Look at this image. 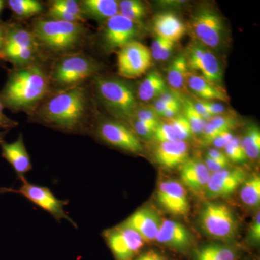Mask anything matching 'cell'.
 <instances>
[{"mask_svg":"<svg viewBox=\"0 0 260 260\" xmlns=\"http://www.w3.org/2000/svg\"><path fill=\"white\" fill-rule=\"evenodd\" d=\"M184 115L190 124L193 135L202 136L208 121H205L198 114L194 107V103L190 99H185L183 102Z\"/></svg>","mask_w":260,"mask_h":260,"instance_id":"cell-33","label":"cell"},{"mask_svg":"<svg viewBox=\"0 0 260 260\" xmlns=\"http://www.w3.org/2000/svg\"><path fill=\"white\" fill-rule=\"evenodd\" d=\"M203 101V104H205V107L208 109V112L210 113L212 116L223 115L225 114V107L222 104H218L209 101Z\"/></svg>","mask_w":260,"mask_h":260,"instance_id":"cell-45","label":"cell"},{"mask_svg":"<svg viewBox=\"0 0 260 260\" xmlns=\"http://www.w3.org/2000/svg\"><path fill=\"white\" fill-rule=\"evenodd\" d=\"M49 8L61 10V11L64 12V13H69V14L75 15V16L86 20L82 14L79 2L78 1H75V0H53V1L49 2Z\"/></svg>","mask_w":260,"mask_h":260,"instance_id":"cell-37","label":"cell"},{"mask_svg":"<svg viewBox=\"0 0 260 260\" xmlns=\"http://www.w3.org/2000/svg\"><path fill=\"white\" fill-rule=\"evenodd\" d=\"M158 143L175 141L177 140L174 130L169 123H160L154 133L153 138Z\"/></svg>","mask_w":260,"mask_h":260,"instance_id":"cell-39","label":"cell"},{"mask_svg":"<svg viewBox=\"0 0 260 260\" xmlns=\"http://www.w3.org/2000/svg\"><path fill=\"white\" fill-rule=\"evenodd\" d=\"M209 156L210 158L214 159V160H218V161L227 162V164H230L229 159H228L225 153L220 150V149L217 148H210L208 150L207 155Z\"/></svg>","mask_w":260,"mask_h":260,"instance_id":"cell-47","label":"cell"},{"mask_svg":"<svg viewBox=\"0 0 260 260\" xmlns=\"http://www.w3.org/2000/svg\"><path fill=\"white\" fill-rule=\"evenodd\" d=\"M8 7L16 19H27L37 16L44 11V5L38 0H8L5 1Z\"/></svg>","mask_w":260,"mask_h":260,"instance_id":"cell-29","label":"cell"},{"mask_svg":"<svg viewBox=\"0 0 260 260\" xmlns=\"http://www.w3.org/2000/svg\"><path fill=\"white\" fill-rule=\"evenodd\" d=\"M199 223L206 235L218 240L234 239L238 232L237 217L232 208L217 202H208L203 207Z\"/></svg>","mask_w":260,"mask_h":260,"instance_id":"cell-7","label":"cell"},{"mask_svg":"<svg viewBox=\"0 0 260 260\" xmlns=\"http://www.w3.org/2000/svg\"><path fill=\"white\" fill-rule=\"evenodd\" d=\"M2 156L13 168L20 181L25 178V174L32 169L31 160L24 143L23 135L13 143L3 141L0 144Z\"/></svg>","mask_w":260,"mask_h":260,"instance_id":"cell-19","label":"cell"},{"mask_svg":"<svg viewBox=\"0 0 260 260\" xmlns=\"http://www.w3.org/2000/svg\"><path fill=\"white\" fill-rule=\"evenodd\" d=\"M139 32V25L118 14L104 22L100 32L101 44L106 52L119 50L135 41Z\"/></svg>","mask_w":260,"mask_h":260,"instance_id":"cell-14","label":"cell"},{"mask_svg":"<svg viewBox=\"0 0 260 260\" xmlns=\"http://www.w3.org/2000/svg\"><path fill=\"white\" fill-rule=\"evenodd\" d=\"M100 65L82 52L59 56L49 71L51 86L55 91L81 85L85 80L96 76Z\"/></svg>","mask_w":260,"mask_h":260,"instance_id":"cell-5","label":"cell"},{"mask_svg":"<svg viewBox=\"0 0 260 260\" xmlns=\"http://www.w3.org/2000/svg\"><path fill=\"white\" fill-rule=\"evenodd\" d=\"M5 8V1L3 0H0V16H1L2 13H3V10Z\"/></svg>","mask_w":260,"mask_h":260,"instance_id":"cell-52","label":"cell"},{"mask_svg":"<svg viewBox=\"0 0 260 260\" xmlns=\"http://www.w3.org/2000/svg\"><path fill=\"white\" fill-rule=\"evenodd\" d=\"M246 179L245 171L242 168H227L211 174L203 194L211 200L228 198L240 187Z\"/></svg>","mask_w":260,"mask_h":260,"instance_id":"cell-17","label":"cell"},{"mask_svg":"<svg viewBox=\"0 0 260 260\" xmlns=\"http://www.w3.org/2000/svg\"><path fill=\"white\" fill-rule=\"evenodd\" d=\"M167 91V84L162 75L158 71L152 70L140 83L136 93L140 101L149 102L158 99Z\"/></svg>","mask_w":260,"mask_h":260,"instance_id":"cell-26","label":"cell"},{"mask_svg":"<svg viewBox=\"0 0 260 260\" xmlns=\"http://www.w3.org/2000/svg\"><path fill=\"white\" fill-rule=\"evenodd\" d=\"M7 131H0V144L4 141L5 135Z\"/></svg>","mask_w":260,"mask_h":260,"instance_id":"cell-53","label":"cell"},{"mask_svg":"<svg viewBox=\"0 0 260 260\" xmlns=\"http://www.w3.org/2000/svg\"><path fill=\"white\" fill-rule=\"evenodd\" d=\"M186 85L196 96L203 101L228 102L230 99L223 86L210 83L201 75L190 73L188 77Z\"/></svg>","mask_w":260,"mask_h":260,"instance_id":"cell-24","label":"cell"},{"mask_svg":"<svg viewBox=\"0 0 260 260\" xmlns=\"http://www.w3.org/2000/svg\"><path fill=\"white\" fill-rule=\"evenodd\" d=\"M126 123L139 138H143L144 139H150L153 138L154 133L156 129V128L154 126L149 125L146 123L139 121L135 118H132Z\"/></svg>","mask_w":260,"mask_h":260,"instance_id":"cell-38","label":"cell"},{"mask_svg":"<svg viewBox=\"0 0 260 260\" xmlns=\"http://www.w3.org/2000/svg\"><path fill=\"white\" fill-rule=\"evenodd\" d=\"M103 237L114 260H134L146 244L138 233L123 223L104 231Z\"/></svg>","mask_w":260,"mask_h":260,"instance_id":"cell-11","label":"cell"},{"mask_svg":"<svg viewBox=\"0 0 260 260\" xmlns=\"http://www.w3.org/2000/svg\"><path fill=\"white\" fill-rule=\"evenodd\" d=\"M189 70L184 55H179L169 64L167 70V81L174 90L183 91L187 85Z\"/></svg>","mask_w":260,"mask_h":260,"instance_id":"cell-28","label":"cell"},{"mask_svg":"<svg viewBox=\"0 0 260 260\" xmlns=\"http://www.w3.org/2000/svg\"><path fill=\"white\" fill-rule=\"evenodd\" d=\"M79 4L85 20L105 22L119 14V1L116 0H81Z\"/></svg>","mask_w":260,"mask_h":260,"instance_id":"cell-23","label":"cell"},{"mask_svg":"<svg viewBox=\"0 0 260 260\" xmlns=\"http://www.w3.org/2000/svg\"><path fill=\"white\" fill-rule=\"evenodd\" d=\"M184 56L189 70L200 72V75L210 83L222 86L221 65L211 49L194 40L186 48Z\"/></svg>","mask_w":260,"mask_h":260,"instance_id":"cell-13","label":"cell"},{"mask_svg":"<svg viewBox=\"0 0 260 260\" xmlns=\"http://www.w3.org/2000/svg\"><path fill=\"white\" fill-rule=\"evenodd\" d=\"M90 101L83 85L52 92L32 113L43 125L69 133H84L88 127Z\"/></svg>","mask_w":260,"mask_h":260,"instance_id":"cell-1","label":"cell"},{"mask_svg":"<svg viewBox=\"0 0 260 260\" xmlns=\"http://www.w3.org/2000/svg\"><path fill=\"white\" fill-rule=\"evenodd\" d=\"M240 198L243 204L251 208L260 203V177L256 174L246 178L241 185Z\"/></svg>","mask_w":260,"mask_h":260,"instance_id":"cell-30","label":"cell"},{"mask_svg":"<svg viewBox=\"0 0 260 260\" xmlns=\"http://www.w3.org/2000/svg\"><path fill=\"white\" fill-rule=\"evenodd\" d=\"M224 150L229 161L239 164V162L246 161L248 159L242 148L241 138L238 137H234L232 140L225 145Z\"/></svg>","mask_w":260,"mask_h":260,"instance_id":"cell-36","label":"cell"},{"mask_svg":"<svg viewBox=\"0 0 260 260\" xmlns=\"http://www.w3.org/2000/svg\"><path fill=\"white\" fill-rule=\"evenodd\" d=\"M119 14L140 26L146 15V8L138 0H122L119 1Z\"/></svg>","mask_w":260,"mask_h":260,"instance_id":"cell-32","label":"cell"},{"mask_svg":"<svg viewBox=\"0 0 260 260\" xmlns=\"http://www.w3.org/2000/svg\"><path fill=\"white\" fill-rule=\"evenodd\" d=\"M134 260H173L164 253L160 252L157 249H149L141 251L136 256Z\"/></svg>","mask_w":260,"mask_h":260,"instance_id":"cell-42","label":"cell"},{"mask_svg":"<svg viewBox=\"0 0 260 260\" xmlns=\"http://www.w3.org/2000/svg\"><path fill=\"white\" fill-rule=\"evenodd\" d=\"M192 260H239L241 252L234 246L227 244H206L191 252Z\"/></svg>","mask_w":260,"mask_h":260,"instance_id":"cell-25","label":"cell"},{"mask_svg":"<svg viewBox=\"0 0 260 260\" xmlns=\"http://www.w3.org/2000/svg\"><path fill=\"white\" fill-rule=\"evenodd\" d=\"M241 142L248 159L256 160L259 158L260 130L256 124H251L246 128Z\"/></svg>","mask_w":260,"mask_h":260,"instance_id":"cell-31","label":"cell"},{"mask_svg":"<svg viewBox=\"0 0 260 260\" xmlns=\"http://www.w3.org/2000/svg\"><path fill=\"white\" fill-rule=\"evenodd\" d=\"M179 254H191L194 240L189 229L176 220L162 219L155 242Z\"/></svg>","mask_w":260,"mask_h":260,"instance_id":"cell-15","label":"cell"},{"mask_svg":"<svg viewBox=\"0 0 260 260\" xmlns=\"http://www.w3.org/2000/svg\"><path fill=\"white\" fill-rule=\"evenodd\" d=\"M175 105H177V104H175ZM172 106L173 105H169V104H167V103L162 102L160 99H157L155 103H154L152 109L155 111V112L156 113L157 115H158L159 117H160V116L162 117L164 112H165L169 107H172Z\"/></svg>","mask_w":260,"mask_h":260,"instance_id":"cell-49","label":"cell"},{"mask_svg":"<svg viewBox=\"0 0 260 260\" xmlns=\"http://www.w3.org/2000/svg\"><path fill=\"white\" fill-rule=\"evenodd\" d=\"M21 186L18 189L0 188V194L11 192L22 195L39 208L51 214L58 222L65 220L75 228H78L73 219L70 218L65 212L64 207L68 204L67 200L58 199L49 188L30 184L25 178L21 180Z\"/></svg>","mask_w":260,"mask_h":260,"instance_id":"cell-10","label":"cell"},{"mask_svg":"<svg viewBox=\"0 0 260 260\" xmlns=\"http://www.w3.org/2000/svg\"><path fill=\"white\" fill-rule=\"evenodd\" d=\"M175 42L164 38L157 37L152 43L150 54L155 61H167L174 51Z\"/></svg>","mask_w":260,"mask_h":260,"instance_id":"cell-34","label":"cell"},{"mask_svg":"<svg viewBox=\"0 0 260 260\" xmlns=\"http://www.w3.org/2000/svg\"><path fill=\"white\" fill-rule=\"evenodd\" d=\"M189 28L194 40L210 49L223 45L225 36L223 18L211 8L202 7L197 10L191 17Z\"/></svg>","mask_w":260,"mask_h":260,"instance_id":"cell-8","label":"cell"},{"mask_svg":"<svg viewBox=\"0 0 260 260\" xmlns=\"http://www.w3.org/2000/svg\"><path fill=\"white\" fill-rule=\"evenodd\" d=\"M168 123L174 129L177 140L185 141L193 136L190 124L184 114H179L173 119H169Z\"/></svg>","mask_w":260,"mask_h":260,"instance_id":"cell-35","label":"cell"},{"mask_svg":"<svg viewBox=\"0 0 260 260\" xmlns=\"http://www.w3.org/2000/svg\"><path fill=\"white\" fill-rule=\"evenodd\" d=\"M156 200L160 207L176 216H184L189 213L190 204L185 186L179 181H162L157 189Z\"/></svg>","mask_w":260,"mask_h":260,"instance_id":"cell-16","label":"cell"},{"mask_svg":"<svg viewBox=\"0 0 260 260\" xmlns=\"http://www.w3.org/2000/svg\"><path fill=\"white\" fill-rule=\"evenodd\" d=\"M162 220L156 211L143 207L132 214L123 223L138 233L145 243H150L155 242Z\"/></svg>","mask_w":260,"mask_h":260,"instance_id":"cell-18","label":"cell"},{"mask_svg":"<svg viewBox=\"0 0 260 260\" xmlns=\"http://www.w3.org/2000/svg\"><path fill=\"white\" fill-rule=\"evenodd\" d=\"M52 92L49 72L36 62L10 70L0 90V101L5 109L30 116Z\"/></svg>","mask_w":260,"mask_h":260,"instance_id":"cell-2","label":"cell"},{"mask_svg":"<svg viewBox=\"0 0 260 260\" xmlns=\"http://www.w3.org/2000/svg\"><path fill=\"white\" fill-rule=\"evenodd\" d=\"M243 260H257L255 257H251V256H249V257L244 258Z\"/></svg>","mask_w":260,"mask_h":260,"instance_id":"cell-54","label":"cell"},{"mask_svg":"<svg viewBox=\"0 0 260 260\" xmlns=\"http://www.w3.org/2000/svg\"><path fill=\"white\" fill-rule=\"evenodd\" d=\"M30 31L41 49L61 56L80 52L88 35L83 23L48 18L34 20Z\"/></svg>","mask_w":260,"mask_h":260,"instance_id":"cell-3","label":"cell"},{"mask_svg":"<svg viewBox=\"0 0 260 260\" xmlns=\"http://www.w3.org/2000/svg\"><path fill=\"white\" fill-rule=\"evenodd\" d=\"M204 162L208 170H209L210 174H213V173L220 172V171L227 169L229 167V164H230L214 160V159L210 158L208 155L205 156Z\"/></svg>","mask_w":260,"mask_h":260,"instance_id":"cell-44","label":"cell"},{"mask_svg":"<svg viewBox=\"0 0 260 260\" xmlns=\"http://www.w3.org/2000/svg\"><path fill=\"white\" fill-rule=\"evenodd\" d=\"M189 145L185 141L158 143L154 151L155 160L164 169H174L181 167L188 160Z\"/></svg>","mask_w":260,"mask_h":260,"instance_id":"cell-21","label":"cell"},{"mask_svg":"<svg viewBox=\"0 0 260 260\" xmlns=\"http://www.w3.org/2000/svg\"><path fill=\"white\" fill-rule=\"evenodd\" d=\"M133 118L157 128L160 124L159 116L152 108H138Z\"/></svg>","mask_w":260,"mask_h":260,"instance_id":"cell-40","label":"cell"},{"mask_svg":"<svg viewBox=\"0 0 260 260\" xmlns=\"http://www.w3.org/2000/svg\"><path fill=\"white\" fill-rule=\"evenodd\" d=\"M181 107V104L172 106V107H169V109L164 112V114H162V117L166 118L167 120L173 119V118L175 117V116L179 115V113H180Z\"/></svg>","mask_w":260,"mask_h":260,"instance_id":"cell-50","label":"cell"},{"mask_svg":"<svg viewBox=\"0 0 260 260\" xmlns=\"http://www.w3.org/2000/svg\"><path fill=\"white\" fill-rule=\"evenodd\" d=\"M150 49L138 41L126 44L117 51L118 75L126 79L139 78L153 65Z\"/></svg>","mask_w":260,"mask_h":260,"instance_id":"cell-12","label":"cell"},{"mask_svg":"<svg viewBox=\"0 0 260 260\" xmlns=\"http://www.w3.org/2000/svg\"><path fill=\"white\" fill-rule=\"evenodd\" d=\"M93 85L99 100L117 120L127 122L138 109L136 91L122 78L95 76Z\"/></svg>","mask_w":260,"mask_h":260,"instance_id":"cell-4","label":"cell"},{"mask_svg":"<svg viewBox=\"0 0 260 260\" xmlns=\"http://www.w3.org/2000/svg\"><path fill=\"white\" fill-rule=\"evenodd\" d=\"M234 137L232 133H224L223 134L216 137V138L212 141L211 143L217 149H224L225 145L232 140Z\"/></svg>","mask_w":260,"mask_h":260,"instance_id":"cell-46","label":"cell"},{"mask_svg":"<svg viewBox=\"0 0 260 260\" xmlns=\"http://www.w3.org/2000/svg\"><path fill=\"white\" fill-rule=\"evenodd\" d=\"M6 23V35L0 61H8L14 68L38 62L41 48L31 31L14 22Z\"/></svg>","mask_w":260,"mask_h":260,"instance_id":"cell-6","label":"cell"},{"mask_svg":"<svg viewBox=\"0 0 260 260\" xmlns=\"http://www.w3.org/2000/svg\"><path fill=\"white\" fill-rule=\"evenodd\" d=\"M94 135L107 144L133 154H141L144 147L140 138L123 121L104 119L94 126Z\"/></svg>","mask_w":260,"mask_h":260,"instance_id":"cell-9","label":"cell"},{"mask_svg":"<svg viewBox=\"0 0 260 260\" xmlns=\"http://www.w3.org/2000/svg\"><path fill=\"white\" fill-rule=\"evenodd\" d=\"M3 103L0 101V129L8 131L10 129L16 127L19 124L16 121L13 120V119L8 117V116L5 115Z\"/></svg>","mask_w":260,"mask_h":260,"instance_id":"cell-43","label":"cell"},{"mask_svg":"<svg viewBox=\"0 0 260 260\" xmlns=\"http://www.w3.org/2000/svg\"><path fill=\"white\" fill-rule=\"evenodd\" d=\"M247 243L252 248L259 247L260 243V213L256 212L254 220L249 227Z\"/></svg>","mask_w":260,"mask_h":260,"instance_id":"cell-41","label":"cell"},{"mask_svg":"<svg viewBox=\"0 0 260 260\" xmlns=\"http://www.w3.org/2000/svg\"><path fill=\"white\" fill-rule=\"evenodd\" d=\"M153 26L157 37L175 43L181 40L186 31V26L180 18L172 13H160L155 15Z\"/></svg>","mask_w":260,"mask_h":260,"instance_id":"cell-22","label":"cell"},{"mask_svg":"<svg viewBox=\"0 0 260 260\" xmlns=\"http://www.w3.org/2000/svg\"><path fill=\"white\" fill-rule=\"evenodd\" d=\"M194 103V107L197 112L200 114L205 121H208L213 118L208 112V109L205 107V104H203V101L198 100L197 102Z\"/></svg>","mask_w":260,"mask_h":260,"instance_id":"cell-48","label":"cell"},{"mask_svg":"<svg viewBox=\"0 0 260 260\" xmlns=\"http://www.w3.org/2000/svg\"><path fill=\"white\" fill-rule=\"evenodd\" d=\"M239 125L237 118L230 114L215 116L207 122L203 132V142L211 143L218 135L224 133H231Z\"/></svg>","mask_w":260,"mask_h":260,"instance_id":"cell-27","label":"cell"},{"mask_svg":"<svg viewBox=\"0 0 260 260\" xmlns=\"http://www.w3.org/2000/svg\"><path fill=\"white\" fill-rule=\"evenodd\" d=\"M210 175L205 162L198 159H188L181 167V184L196 194L204 193Z\"/></svg>","mask_w":260,"mask_h":260,"instance_id":"cell-20","label":"cell"},{"mask_svg":"<svg viewBox=\"0 0 260 260\" xmlns=\"http://www.w3.org/2000/svg\"><path fill=\"white\" fill-rule=\"evenodd\" d=\"M6 22L2 21L0 20V55L4 47L5 35H6Z\"/></svg>","mask_w":260,"mask_h":260,"instance_id":"cell-51","label":"cell"}]
</instances>
